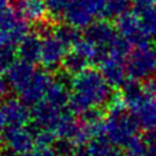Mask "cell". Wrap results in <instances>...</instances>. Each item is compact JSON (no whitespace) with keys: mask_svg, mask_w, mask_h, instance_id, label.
<instances>
[{"mask_svg":"<svg viewBox=\"0 0 156 156\" xmlns=\"http://www.w3.org/2000/svg\"><path fill=\"white\" fill-rule=\"evenodd\" d=\"M111 88L101 72L93 68H87L73 76L68 102L69 111L73 115L84 116L108 105L113 98Z\"/></svg>","mask_w":156,"mask_h":156,"instance_id":"6da1fadb","label":"cell"},{"mask_svg":"<svg viewBox=\"0 0 156 156\" xmlns=\"http://www.w3.org/2000/svg\"><path fill=\"white\" fill-rule=\"evenodd\" d=\"M139 123L122 101L113 102L104 117V136L115 146H126L136 136Z\"/></svg>","mask_w":156,"mask_h":156,"instance_id":"7a4b0ae2","label":"cell"},{"mask_svg":"<svg viewBox=\"0 0 156 156\" xmlns=\"http://www.w3.org/2000/svg\"><path fill=\"white\" fill-rule=\"evenodd\" d=\"M106 17V0H71L62 18L78 29H87L95 18Z\"/></svg>","mask_w":156,"mask_h":156,"instance_id":"3957f363","label":"cell"},{"mask_svg":"<svg viewBox=\"0 0 156 156\" xmlns=\"http://www.w3.org/2000/svg\"><path fill=\"white\" fill-rule=\"evenodd\" d=\"M128 77L133 80H146L156 71V51L150 46L139 45L132 49L126 58Z\"/></svg>","mask_w":156,"mask_h":156,"instance_id":"277c9868","label":"cell"},{"mask_svg":"<svg viewBox=\"0 0 156 156\" xmlns=\"http://www.w3.org/2000/svg\"><path fill=\"white\" fill-rule=\"evenodd\" d=\"M38 30V34L41 37V51L39 61L46 69L58 67L62 65L68 48L54 34V29H51L48 24L41 22Z\"/></svg>","mask_w":156,"mask_h":156,"instance_id":"5b68a950","label":"cell"},{"mask_svg":"<svg viewBox=\"0 0 156 156\" xmlns=\"http://www.w3.org/2000/svg\"><path fill=\"white\" fill-rule=\"evenodd\" d=\"M29 34V27L16 10L11 7L0 13V41L10 45L18 46V44Z\"/></svg>","mask_w":156,"mask_h":156,"instance_id":"8992f818","label":"cell"},{"mask_svg":"<svg viewBox=\"0 0 156 156\" xmlns=\"http://www.w3.org/2000/svg\"><path fill=\"white\" fill-rule=\"evenodd\" d=\"M66 107H67L66 105H62L57 101L44 98L40 102L33 106L30 117L38 129H45L52 133L58 121L67 112Z\"/></svg>","mask_w":156,"mask_h":156,"instance_id":"52a82bcc","label":"cell"},{"mask_svg":"<svg viewBox=\"0 0 156 156\" xmlns=\"http://www.w3.org/2000/svg\"><path fill=\"white\" fill-rule=\"evenodd\" d=\"M116 29L119 35L126 38L132 45H146L149 44L150 38L146 35L143 23L140 12L138 11H126L121 16L117 17Z\"/></svg>","mask_w":156,"mask_h":156,"instance_id":"ba28073f","label":"cell"},{"mask_svg":"<svg viewBox=\"0 0 156 156\" xmlns=\"http://www.w3.org/2000/svg\"><path fill=\"white\" fill-rule=\"evenodd\" d=\"M52 82L54 78L48 69L37 68L32 79L18 94V96L27 106H35L45 98Z\"/></svg>","mask_w":156,"mask_h":156,"instance_id":"9c48e42d","label":"cell"},{"mask_svg":"<svg viewBox=\"0 0 156 156\" xmlns=\"http://www.w3.org/2000/svg\"><path fill=\"white\" fill-rule=\"evenodd\" d=\"M1 141L6 147L18 155H26L35 145V133L26 126L10 127L1 134Z\"/></svg>","mask_w":156,"mask_h":156,"instance_id":"30bf717a","label":"cell"},{"mask_svg":"<svg viewBox=\"0 0 156 156\" xmlns=\"http://www.w3.org/2000/svg\"><path fill=\"white\" fill-rule=\"evenodd\" d=\"M0 115L6 126V129L10 127L26 126L30 118V111L21 99H5L1 101Z\"/></svg>","mask_w":156,"mask_h":156,"instance_id":"8fae6325","label":"cell"},{"mask_svg":"<svg viewBox=\"0 0 156 156\" xmlns=\"http://www.w3.org/2000/svg\"><path fill=\"white\" fill-rule=\"evenodd\" d=\"M99 67L102 77L111 87H123L127 82V68L126 60L106 54L99 61Z\"/></svg>","mask_w":156,"mask_h":156,"instance_id":"7c38bea8","label":"cell"},{"mask_svg":"<svg viewBox=\"0 0 156 156\" xmlns=\"http://www.w3.org/2000/svg\"><path fill=\"white\" fill-rule=\"evenodd\" d=\"M84 37L93 41L106 55L110 46L118 37V32L106 21H95L85 29Z\"/></svg>","mask_w":156,"mask_h":156,"instance_id":"4fadbf2b","label":"cell"},{"mask_svg":"<svg viewBox=\"0 0 156 156\" xmlns=\"http://www.w3.org/2000/svg\"><path fill=\"white\" fill-rule=\"evenodd\" d=\"M35 69L37 68L34 67V63L23 60L15 61L6 72V79L10 84V88L17 94H20L32 79Z\"/></svg>","mask_w":156,"mask_h":156,"instance_id":"5bb4252c","label":"cell"},{"mask_svg":"<svg viewBox=\"0 0 156 156\" xmlns=\"http://www.w3.org/2000/svg\"><path fill=\"white\" fill-rule=\"evenodd\" d=\"M16 12L27 22L41 23L48 13L45 0H17Z\"/></svg>","mask_w":156,"mask_h":156,"instance_id":"9a60e30c","label":"cell"},{"mask_svg":"<svg viewBox=\"0 0 156 156\" xmlns=\"http://www.w3.org/2000/svg\"><path fill=\"white\" fill-rule=\"evenodd\" d=\"M149 96L145 94L143 84L136 80H127L122 87L121 101L126 107H128L132 112H134Z\"/></svg>","mask_w":156,"mask_h":156,"instance_id":"2e32d148","label":"cell"},{"mask_svg":"<svg viewBox=\"0 0 156 156\" xmlns=\"http://www.w3.org/2000/svg\"><path fill=\"white\" fill-rule=\"evenodd\" d=\"M41 51V37L38 33H29L17 46V54L20 60L34 63L40 60Z\"/></svg>","mask_w":156,"mask_h":156,"instance_id":"e0dca14e","label":"cell"},{"mask_svg":"<svg viewBox=\"0 0 156 156\" xmlns=\"http://www.w3.org/2000/svg\"><path fill=\"white\" fill-rule=\"evenodd\" d=\"M133 113L141 128L146 132H156V99L147 98Z\"/></svg>","mask_w":156,"mask_h":156,"instance_id":"ac0fdd59","label":"cell"},{"mask_svg":"<svg viewBox=\"0 0 156 156\" xmlns=\"http://www.w3.org/2000/svg\"><path fill=\"white\" fill-rule=\"evenodd\" d=\"M89 63H90L89 61H87L84 57H82L76 51L72 50V51L67 52V55H66V57H65V60H63L61 66L63 67V69L67 73L76 76L78 73L83 72L84 69H87Z\"/></svg>","mask_w":156,"mask_h":156,"instance_id":"d6986e66","label":"cell"},{"mask_svg":"<svg viewBox=\"0 0 156 156\" xmlns=\"http://www.w3.org/2000/svg\"><path fill=\"white\" fill-rule=\"evenodd\" d=\"M54 34L67 46V48H73V45L82 38L80 32L78 28L72 27L69 24H61L54 28Z\"/></svg>","mask_w":156,"mask_h":156,"instance_id":"ffe728a7","label":"cell"},{"mask_svg":"<svg viewBox=\"0 0 156 156\" xmlns=\"http://www.w3.org/2000/svg\"><path fill=\"white\" fill-rule=\"evenodd\" d=\"M140 17H141L143 28H144L146 35L151 39L156 34V5L141 11Z\"/></svg>","mask_w":156,"mask_h":156,"instance_id":"44dd1931","label":"cell"},{"mask_svg":"<svg viewBox=\"0 0 156 156\" xmlns=\"http://www.w3.org/2000/svg\"><path fill=\"white\" fill-rule=\"evenodd\" d=\"M13 62H15V48L0 41V74L7 72V69Z\"/></svg>","mask_w":156,"mask_h":156,"instance_id":"7402d4cb","label":"cell"},{"mask_svg":"<svg viewBox=\"0 0 156 156\" xmlns=\"http://www.w3.org/2000/svg\"><path fill=\"white\" fill-rule=\"evenodd\" d=\"M146 145L144 136H135L133 138L126 146H124V156H145Z\"/></svg>","mask_w":156,"mask_h":156,"instance_id":"603a6c76","label":"cell"},{"mask_svg":"<svg viewBox=\"0 0 156 156\" xmlns=\"http://www.w3.org/2000/svg\"><path fill=\"white\" fill-rule=\"evenodd\" d=\"M129 0H106V17H118L128 11Z\"/></svg>","mask_w":156,"mask_h":156,"instance_id":"cb8c5ba5","label":"cell"},{"mask_svg":"<svg viewBox=\"0 0 156 156\" xmlns=\"http://www.w3.org/2000/svg\"><path fill=\"white\" fill-rule=\"evenodd\" d=\"M69 1L71 0H45L48 13L54 20L62 18V15H63L67 5L69 4Z\"/></svg>","mask_w":156,"mask_h":156,"instance_id":"d4e9b609","label":"cell"},{"mask_svg":"<svg viewBox=\"0 0 156 156\" xmlns=\"http://www.w3.org/2000/svg\"><path fill=\"white\" fill-rule=\"evenodd\" d=\"M55 138L56 136L51 132L45 129H38V132L35 133V145L39 147H49L54 143Z\"/></svg>","mask_w":156,"mask_h":156,"instance_id":"484cf974","label":"cell"},{"mask_svg":"<svg viewBox=\"0 0 156 156\" xmlns=\"http://www.w3.org/2000/svg\"><path fill=\"white\" fill-rule=\"evenodd\" d=\"M144 140L146 145L145 156H156V132H146Z\"/></svg>","mask_w":156,"mask_h":156,"instance_id":"4316f807","label":"cell"},{"mask_svg":"<svg viewBox=\"0 0 156 156\" xmlns=\"http://www.w3.org/2000/svg\"><path fill=\"white\" fill-rule=\"evenodd\" d=\"M23 156H60V152L57 150L51 149L50 146L49 147H39V146H37L35 149L30 150L29 152H27Z\"/></svg>","mask_w":156,"mask_h":156,"instance_id":"83f0119b","label":"cell"},{"mask_svg":"<svg viewBox=\"0 0 156 156\" xmlns=\"http://www.w3.org/2000/svg\"><path fill=\"white\" fill-rule=\"evenodd\" d=\"M134 7L136 11L141 12L149 7H152L154 5H156V0H132Z\"/></svg>","mask_w":156,"mask_h":156,"instance_id":"f1b7e54d","label":"cell"},{"mask_svg":"<svg viewBox=\"0 0 156 156\" xmlns=\"http://www.w3.org/2000/svg\"><path fill=\"white\" fill-rule=\"evenodd\" d=\"M9 89H10V84H9L7 79L4 78L0 74V102L6 99V95L9 93Z\"/></svg>","mask_w":156,"mask_h":156,"instance_id":"f546056e","label":"cell"},{"mask_svg":"<svg viewBox=\"0 0 156 156\" xmlns=\"http://www.w3.org/2000/svg\"><path fill=\"white\" fill-rule=\"evenodd\" d=\"M105 156H124V155H123V154L117 149V146H113V147H112V149H111V150H110Z\"/></svg>","mask_w":156,"mask_h":156,"instance_id":"4dcf8cb0","label":"cell"},{"mask_svg":"<svg viewBox=\"0 0 156 156\" xmlns=\"http://www.w3.org/2000/svg\"><path fill=\"white\" fill-rule=\"evenodd\" d=\"M10 9V0H0V13Z\"/></svg>","mask_w":156,"mask_h":156,"instance_id":"1f68e13d","label":"cell"},{"mask_svg":"<svg viewBox=\"0 0 156 156\" xmlns=\"http://www.w3.org/2000/svg\"><path fill=\"white\" fill-rule=\"evenodd\" d=\"M0 156H20V155L13 152V151H11V150H9V149H6V150L0 152Z\"/></svg>","mask_w":156,"mask_h":156,"instance_id":"d6a6232c","label":"cell"},{"mask_svg":"<svg viewBox=\"0 0 156 156\" xmlns=\"http://www.w3.org/2000/svg\"><path fill=\"white\" fill-rule=\"evenodd\" d=\"M73 156H85L84 154H80V155H73Z\"/></svg>","mask_w":156,"mask_h":156,"instance_id":"836d02e7","label":"cell"},{"mask_svg":"<svg viewBox=\"0 0 156 156\" xmlns=\"http://www.w3.org/2000/svg\"><path fill=\"white\" fill-rule=\"evenodd\" d=\"M154 38H155V40H156V34H155V37H154Z\"/></svg>","mask_w":156,"mask_h":156,"instance_id":"e575fe53","label":"cell"}]
</instances>
